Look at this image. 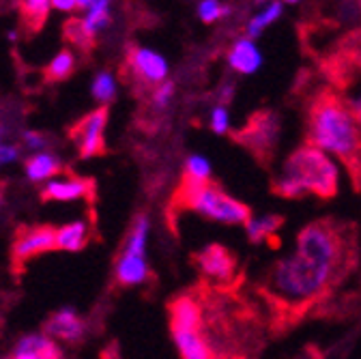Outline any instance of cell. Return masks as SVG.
<instances>
[{
    "label": "cell",
    "mask_w": 361,
    "mask_h": 359,
    "mask_svg": "<svg viewBox=\"0 0 361 359\" xmlns=\"http://www.w3.org/2000/svg\"><path fill=\"white\" fill-rule=\"evenodd\" d=\"M256 5H260V7H264V5H269V3H274V0H254Z\"/></svg>",
    "instance_id": "obj_35"
},
{
    "label": "cell",
    "mask_w": 361,
    "mask_h": 359,
    "mask_svg": "<svg viewBox=\"0 0 361 359\" xmlns=\"http://www.w3.org/2000/svg\"><path fill=\"white\" fill-rule=\"evenodd\" d=\"M174 91H176V86H174V82H170V80H166V82H161L159 86H155V88H153V95H151L153 108L159 110V112L168 110L170 104H172Z\"/></svg>",
    "instance_id": "obj_30"
},
{
    "label": "cell",
    "mask_w": 361,
    "mask_h": 359,
    "mask_svg": "<svg viewBox=\"0 0 361 359\" xmlns=\"http://www.w3.org/2000/svg\"><path fill=\"white\" fill-rule=\"evenodd\" d=\"M73 71H75V54H73L71 48H63L48 63V67H45L43 75H45V82H48V84H56V82L67 80Z\"/></svg>",
    "instance_id": "obj_23"
},
{
    "label": "cell",
    "mask_w": 361,
    "mask_h": 359,
    "mask_svg": "<svg viewBox=\"0 0 361 359\" xmlns=\"http://www.w3.org/2000/svg\"><path fill=\"white\" fill-rule=\"evenodd\" d=\"M338 185L340 168L336 159L312 145H303L284 162L274 192L284 198H301L305 194L331 198L338 194Z\"/></svg>",
    "instance_id": "obj_3"
},
{
    "label": "cell",
    "mask_w": 361,
    "mask_h": 359,
    "mask_svg": "<svg viewBox=\"0 0 361 359\" xmlns=\"http://www.w3.org/2000/svg\"><path fill=\"white\" fill-rule=\"evenodd\" d=\"M106 125H108V106H99L69 127V138L73 140L82 159L106 153Z\"/></svg>",
    "instance_id": "obj_7"
},
{
    "label": "cell",
    "mask_w": 361,
    "mask_h": 359,
    "mask_svg": "<svg viewBox=\"0 0 361 359\" xmlns=\"http://www.w3.org/2000/svg\"><path fill=\"white\" fill-rule=\"evenodd\" d=\"M196 13H198L202 24H215L224 18H228L231 7L226 3H221V0H200L198 7H196Z\"/></svg>",
    "instance_id": "obj_27"
},
{
    "label": "cell",
    "mask_w": 361,
    "mask_h": 359,
    "mask_svg": "<svg viewBox=\"0 0 361 359\" xmlns=\"http://www.w3.org/2000/svg\"><path fill=\"white\" fill-rule=\"evenodd\" d=\"M226 63H228V67L239 75H254L260 71L264 56L254 39L241 37L231 46L228 54H226Z\"/></svg>",
    "instance_id": "obj_12"
},
{
    "label": "cell",
    "mask_w": 361,
    "mask_h": 359,
    "mask_svg": "<svg viewBox=\"0 0 361 359\" xmlns=\"http://www.w3.org/2000/svg\"><path fill=\"white\" fill-rule=\"evenodd\" d=\"M50 3H52V7H54V9L65 11V13H69V11H78V0H50Z\"/></svg>",
    "instance_id": "obj_33"
},
{
    "label": "cell",
    "mask_w": 361,
    "mask_h": 359,
    "mask_svg": "<svg viewBox=\"0 0 361 359\" xmlns=\"http://www.w3.org/2000/svg\"><path fill=\"white\" fill-rule=\"evenodd\" d=\"M95 194V183L90 178L75 176V174H63L54 176L41 188V200L43 202H71V200H90Z\"/></svg>",
    "instance_id": "obj_9"
},
{
    "label": "cell",
    "mask_w": 361,
    "mask_h": 359,
    "mask_svg": "<svg viewBox=\"0 0 361 359\" xmlns=\"http://www.w3.org/2000/svg\"><path fill=\"white\" fill-rule=\"evenodd\" d=\"M284 13V3H280V0H274V3L264 5L258 13H254L247 24H245V37L250 39H256L260 37L269 26H274Z\"/></svg>",
    "instance_id": "obj_22"
},
{
    "label": "cell",
    "mask_w": 361,
    "mask_h": 359,
    "mask_svg": "<svg viewBox=\"0 0 361 359\" xmlns=\"http://www.w3.org/2000/svg\"><path fill=\"white\" fill-rule=\"evenodd\" d=\"M90 93L102 106H108L116 97V78L110 71H99L90 86Z\"/></svg>",
    "instance_id": "obj_26"
},
{
    "label": "cell",
    "mask_w": 361,
    "mask_h": 359,
    "mask_svg": "<svg viewBox=\"0 0 361 359\" xmlns=\"http://www.w3.org/2000/svg\"><path fill=\"white\" fill-rule=\"evenodd\" d=\"M43 334H48L54 340L78 344L86 336V323L73 308H63V310H56L52 317L45 321Z\"/></svg>",
    "instance_id": "obj_11"
},
{
    "label": "cell",
    "mask_w": 361,
    "mask_h": 359,
    "mask_svg": "<svg viewBox=\"0 0 361 359\" xmlns=\"http://www.w3.org/2000/svg\"><path fill=\"white\" fill-rule=\"evenodd\" d=\"M50 0H18L22 26L28 32H39L50 16Z\"/></svg>",
    "instance_id": "obj_21"
},
{
    "label": "cell",
    "mask_w": 361,
    "mask_h": 359,
    "mask_svg": "<svg viewBox=\"0 0 361 359\" xmlns=\"http://www.w3.org/2000/svg\"><path fill=\"white\" fill-rule=\"evenodd\" d=\"M359 3H361V0H359Z\"/></svg>",
    "instance_id": "obj_38"
},
{
    "label": "cell",
    "mask_w": 361,
    "mask_h": 359,
    "mask_svg": "<svg viewBox=\"0 0 361 359\" xmlns=\"http://www.w3.org/2000/svg\"><path fill=\"white\" fill-rule=\"evenodd\" d=\"M88 243V224L86 219H75L71 224L56 229V250L80 252Z\"/></svg>",
    "instance_id": "obj_20"
},
{
    "label": "cell",
    "mask_w": 361,
    "mask_h": 359,
    "mask_svg": "<svg viewBox=\"0 0 361 359\" xmlns=\"http://www.w3.org/2000/svg\"><path fill=\"white\" fill-rule=\"evenodd\" d=\"M196 264L200 269V274L204 278L217 280V282H228L235 276L237 269V258L233 256L231 250H226L224 245H207L196 254Z\"/></svg>",
    "instance_id": "obj_10"
},
{
    "label": "cell",
    "mask_w": 361,
    "mask_h": 359,
    "mask_svg": "<svg viewBox=\"0 0 361 359\" xmlns=\"http://www.w3.org/2000/svg\"><path fill=\"white\" fill-rule=\"evenodd\" d=\"M170 329H202L204 314L198 299L192 295H178L170 301Z\"/></svg>",
    "instance_id": "obj_13"
},
{
    "label": "cell",
    "mask_w": 361,
    "mask_h": 359,
    "mask_svg": "<svg viewBox=\"0 0 361 359\" xmlns=\"http://www.w3.org/2000/svg\"><path fill=\"white\" fill-rule=\"evenodd\" d=\"M183 178L190 181H211V162L202 155H190L183 166Z\"/></svg>",
    "instance_id": "obj_28"
},
{
    "label": "cell",
    "mask_w": 361,
    "mask_h": 359,
    "mask_svg": "<svg viewBox=\"0 0 361 359\" xmlns=\"http://www.w3.org/2000/svg\"><path fill=\"white\" fill-rule=\"evenodd\" d=\"M20 140H22V147L30 153H41L48 149L50 140L45 133H39V131H30V129H24L20 133Z\"/></svg>",
    "instance_id": "obj_31"
},
{
    "label": "cell",
    "mask_w": 361,
    "mask_h": 359,
    "mask_svg": "<svg viewBox=\"0 0 361 359\" xmlns=\"http://www.w3.org/2000/svg\"><path fill=\"white\" fill-rule=\"evenodd\" d=\"M280 226H282V217H278V215H262V217L250 219L245 224V231H247V237L254 243H260L264 239H274L276 231Z\"/></svg>",
    "instance_id": "obj_24"
},
{
    "label": "cell",
    "mask_w": 361,
    "mask_h": 359,
    "mask_svg": "<svg viewBox=\"0 0 361 359\" xmlns=\"http://www.w3.org/2000/svg\"><path fill=\"white\" fill-rule=\"evenodd\" d=\"M11 359H13V357H11Z\"/></svg>",
    "instance_id": "obj_39"
},
{
    "label": "cell",
    "mask_w": 361,
    "mask_h": 359,
    "mask_svg": "<svg viewBox=\"0 0 361 359\" xmlns=\"http://www.w3.org/2000/svg\"><path fill=\"white\" fill-rule=\"evenodd\" d=\"M346 237L331 221H314L305 226L297 237V252L305 258L331 267L336 274H344L348 262H353V252L346 248Z\"/></svg>",
    "instance_id": "obj_5"
},
{
    "label": "cell",
    "mask_w": 361,
    "mask_h": 359,
    "mask_svg": "<svg viewBox=\"0 0 361 359\" xmlns=\"http://www.w3.org/2000/svg\"><path fill=\"white\" fill-rule=\"evenodd\" d=\"M209 127L213 133H217V136H226V133L231 131V112L226 108V104H217L211 108Z\"/></svg>",
    "instance_id": "obj_29"
},
{
    "label": "cell",
    "mask_w": 361,
    "mask_h": 359,
    "mask_svg": "<svg viewBox=\"0 0 361 359\" xmlns=\"http://www.w3.org/2000/svg\"><path fill=\"white\" fill-rule=\"evenodd\" d=\"M3 194H5V188L0 185V207H3Z\"/></svg>",
    "instance_id": "obj_37"
},
{
    "label": "cell",
    "mask_w": 361,
    "mask_h": 359,
    "mask_svg": "<svg viewBox=\"0 0 361 359\" xmlns=\"http://www.w3.org/2000/svg\"><path fill=\"white\" fill-rule=\"evenodd\" d=\"M56 250V229L48 224L39 226H20L11 243V269L16 276H22L30 260Z\"/></svg>",
    "instance_id": "obj_6"
},
{
    "label": "cell",
    "mask_w": 361,
    "mask_h": 359,
    "mask_svg": "<svg viewBox=\"0 0 361 359\" xmlns=\"http://www.w3.org/2000/svg\"><path fill=\"white\" fill-rule=\"evenodd\" d=\"M63 30H65V41H69V46L80 48V50H84V52L93 50L95 39H93V37H88V32H86V28H84V24H82L80 18L67 20L65 26H63Z\"/></svg>",
    "instance_id": "obj_25"
},
{
    "label": "cell",
    "mask_w": 361,
    "mask_h": 359,
    "mask_svg": "<svg viewBox=\"0 0 361 359\" xmlns=\"http://www.w3.org/2000/svg\"><path fill=\"white\" fill-rule=\"evenodd\" d=\"M280 3H284V5H299L301 0H280Z\"/></svg>",
    "instance_id": "obj_36"
},
{
    "label": "cell",
    "mask_w": 361,
    "mask_h": 359,
    "mask_svg": "<svg viewBox=\"0 0 361 359\" xmlns=\"http://www.w3.org/2000/svg\"><path fill=\"white\" fill-rule=\"evenodd\" d=\"M114 278L121 286H140L151 278V267L147 256L118 254L114 262Z\"/></svg>",
    "instance_id": "obj_16"
},
{
    "label": "cell",
    "mask_w": 361,
    "mask_h": 359,
    "mask_svg": "<svg viewBox=\"0 0 361 359\" xmlns=\"http://www.w3.org/2000/svg\"><path fill=\"white\" fill-rule=\"evenodd\" d=\"M307 145L344 162L353 172L361 170V127L334 91H323L310 106Z\"/></svg>",
    "instance_id": "obj_1"
},
{
    "label": "cell",
    "mask_w": 361,
    "mask_h": 359,
    "mask_svg": "<svg viewBox=\"0 0 361 359\" xmlns=\"http://www.w3.org/2000/svg\"><path fill=\"white\" fill-rule=\"evenodd\" d=\"M127 69L140 86H159L168 80V61L151 48H131L127 52Z\"/></svg>",
    "instance_id": "obj_8"
},
{
    "label": "cell",
    "mask_w": 361,
    "mask_h": 359,
    "mask_svg": "<svg viewBox=\"0 0 361 359\" xmlns=\"http://www.w3.org/2000/svg\"><path fill=\"white\" fill-rule=\"evenodd\" d=\"M7 133H9V129L5 125H0V166L13 164L20 157V147L7 142Z\"/></svg>",
    "instance_id": "obj_32"
},
{
    "label": "cell",
    "mask_w": 361,
    "mask_h": 359,
    "mask_svg": "<svg viewBox=\"0 0 361 359\" xmlns=\"http://www.w3.org/2000/svg\"><path fill=\"white\" fill-rule=\"evenodd\" d=\"M338 84L342 86L340 99L361 127V63H344L338 71Z\"/></svg>",
    "instance_id": "obj_14"
},
{
    "label": "cell",
    "mask_w": 361,
    "mask_h": 359,
    "mask_svg": "<svg viewBox=\"0 0 361 359\" xmlns=\"http://www.w3.org/2000/svg\"><path fill=\"white\" fill-rule=\"evenodd\" d=\"M245 145L254 151H269L278 140V118L274 116H256L245 131Z\"/></svg>",
    "instance_id": "obj_19"
},
{
    "label": "cell",
    "mask_w": 361,
    "mask_h": 359,
    "mask_svg": "<svg viewBox=\"0 0 361 359\" xmlns=\"http://www.w3.org/2000/svg\"><path fill=\"white\" fill-rule=\"evenodd\" d=\"M180 359H213V351L202 329H170Z\"/></svg>",
    "instance_id": "obj_17"
},
{
    "label": "cell",
    "mask_w": 361,
    "mask_h": 359,
    "mask_svg": "<svg viewBox=\"0 0 361 359\" xmlns=\"http://www.w3.org/2000/svg\"><path fill=\"white\" fill-rule=\"evenodd\" d=\"M338 278L340 274H336L331 267L314 262L295 252L293 256L280 258L271 267L267 286L276 301L288 308H305L312 301L321 299Z\"/></svg>",
    "instance_id": "obj_2"
},
{
    "label": "cell",
    "mask_w": 361,
    "mask_h": 359,
    "mask_svg": "<svg viewBox=\"0 0 361 359\" xmlns=\"http://www.w3.org/2000/svg\"><path fill=\"white\" fill-rule=\"evenodd\" d=\"M24 172L28 176V181H32V183H48L50 178H54L63 172V162L52 151L32 153L24 164Z\"/></svg>",
    "instance_id": "obj_18"
},
{
    "label": "cell",
    "mask_w": 361,
    "mask_h": 359,
    "mask_svg": "<svg viewBox=\"0 0 361 359\" xmlns=\"http://www.w3.org/2000/svg\"><path fill=\"white\" fill-rule=\"evenodd\" d=\"M90 5H93V0H78V11H88Z\"/></svg>",
    "instance_id": "obj_34"
},
{
    "label": "cell",
    "mask_w": 361,
    "mask_h": 359,
    "mask_svg": "<svg viewBox=\"0 0 361 359\" xmlns=\"http://www.w3.org/2000/svg\"><path fill=\"white\" fill-rule=\"evenodd\" d=\"M176 200L183 205L185 209H192L200 213L207 219L219 221V224H228V226H245L252 219L250 209L233 198L231 194H226L219 185L211 181H190L183 178L180 188L176 192Z\"/></svg>",
    "instance_id": "obj_4"
},
{
    "label": "cell",
    "mask_w": 361,
    "mask_h": 359,
    "mask_svg": "<svg viewBox=\"0 0 361 359\" xmlns=\"http://www.w3.org/2000/svg\"><path fill=\"white\" fill-rule=\"evenodd\" d=\"M13 359H63V353L48 334H26L18 340Z\"/></svg>",
    "instance_id": "obj_15"
}]
</instances>
